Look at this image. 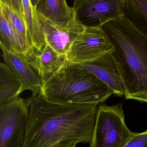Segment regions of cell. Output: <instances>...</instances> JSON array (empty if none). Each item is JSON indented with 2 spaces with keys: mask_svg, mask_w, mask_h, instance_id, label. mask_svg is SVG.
I'll use <instances>...</instances> for the list:
<instances>
[{
  "mask_svg": "<svg viewBox=\"0 0 147 147\" xmlns=\"http://www.w3.org/2000/svg\"><path fill=\"white\" fill-rule=\"evenodd\" d=\"M124 147H147V130L136 134Z\"/></svg>",
  "mask_w": 147,
  "mask_h": 147,
  "instance_id": "19",
  "label": "cell"
},
{
  "mask_svg": "<svg viewBox=\"0 0 147 147\" xmlns=\"http://www.w3.org/2000/svg\"><path fill=\"white\" fill-rule=\"evenodd\" d=\"M114 47L111 52L127 99L147 101V37L123 15L102 26Z\"/></svg>",
  "mask_w": 147,
  "mask_h": 147,
  "instance_id": "2",
  "label": "cell"
},
{
  "mask_svg": "<svg viewBox=\"0 0 147 147\" xmlns=\"http://www.w3.org/2000/svg\"><path fill=\"white\" fill-rule=\"evenodd\" d=\"M25 13L28 37L36 51H41L46 42L39 24L37 12L31 3V0H22Z\"/></svg>",
  "mask_w": 147,
  "mask_h": 147,
  "instance_id": "14",
  "label": "cell"
},
{
  "mask_svg": "<svg viewBox=\"0 0 147 147\" xmlns=\"http://www.w3.org/2000/svg\"><path fill=\"white\" fill-rule=\"evenodd\" d=\"M27 99L0 105V147H23L29 117Z\"/></svg>",
  "mask_w": 147,
  "mask_h": 147,
  "instance_id": "5",
  "label": "cell"
},
{
  "mask_svg": "<svg viewBox=\"0 0 147 147\" xmlns=\"http://www.w3.org/2000/svg\"><path fill=\"white\" fill-rule=\"evenodd\" d=\"M136 134L124 121L123 104L98 107L90 147H124Z\"/></svg>",
  "mask_w": 147,
  "mask_h": 147,
  "instance_id": "4",
  "label": "cell"
},
{
  "mask_svg": "<svg viewBox=\"0 0 147 147\" xmlns=\"http://www.w3.org/2000/svg\"><path fill=\"white\" fill-rule=\"evenodd\" d=\"M1 49L4 63L21 80L24 85L25 90L31 91L32 96L39 95L42 82L39 75L31 67L28 59L21 53H12L4 48Z\"/></svg>",
  "mask_w": 147,
  "mask_h": 147,
  "instance_id": "10",
  "label": "cell"
},
{
  "mask_svg": "<svg viewBox=\"0 0 147 147\" xmlns=\"http://www.w3.org/2000/svg\"><path fill=\"white\" fill-rule=\"evenodd\" d=\"M37 13L59 26H66L75 18L73 8L66 0H38Z\"/></svg>",
  "mask_w": 147,
  "mask_h": 147,
  "instance_id": "12",
  "label": "cell"
},
{
  "mask_svg": "<svg viewBox=\"0 0 147 147\" xmlns=\"http://www.w3.org/2000/svg\"><path fill=\"white\" fill-rule=\"evenodd\" d=\"M41 30L46 43L61 55H66L73 41L83 32L85 26L76 18L66 26H59L37 13Z\"/></svg>",
  "mask_w": 147,
  "mask_h": 147,
  "instance_id": "8",
  "label": "cell"
},
{
  "mask_svg": "<svg viewBox=\"0 0 147 147\" xmlns=\"http://www.w3.org/2000/svg\"><path fill=\"white\" fill-rule=\"evenodd\" d=\"M24 90L20 79L5 63H0V105L19 97Z\"/></svg>",
  "mask_w": 147,
  "mask_h": 147,
  "instance_id": "13",
  "label": "cell"
},
{
  "mask_svg": "<svg viewBox=\"0 0 147 147\" xmlns=\"http://www.w3.org/2000/svg\"><path fill=\"white\" fill-rule=\"evenodd\" d=\"M0 11L11 25L21 41L26 53V57L30 61L35 50L28 37L27 28L25 22L7 5L0 2Z\"/></svg>",
  "mask_w": 147,
  "mask_h": 147,
  "instance_id": "15",
  "label": "cell"
},
{
  "mask_svg": "<svg viewBox=\"0 0 147 147\" xmlns=\"http://www.w3.org/2000/svg\"><path fill=\"white\" fill-rule=\"evenodd\" d=\"M74 15L86 26H102L124 15L123 0H74Z\"/></svg>",
  "mask_w": 147,
  "mask_h": 147,
  "instance_id": "7",
  "label": "cell"
},
{
  "mask_svg": "<svg viewBox=\"0 0 147 147\" xmlns=\"http://www.w3.org/2000/svg\"><path fill=\"white\" fill-rule=\"evenodd\" d=\"M37 1H38V0H31V3H32V6L33 7H35Z\"/></svg>",
  "mask_w": 147,
  "mask_h": 147,
  "instance_id": "21",
  "label": "cell"
},
{
  "mask_svg": "<svg viewBox=\"0 0 147 147\" xmlns=\"http://www.w3.org/2000/svg\"><path fill=\"white\" fill-rule=\"evenodd\" d=\"M29 117L23 147H54L61 142L91 143L97 104H61L40 94L27 99Z\"/></svg>",
  "mask_w": 147,
  "mask_h": 147,
  "instance_id": "1",
  "label": "cell"
},
{
  "mask_svg": "<svg viewBox=\"0 0 147 147\" xmlns=\"http://www.w3.org/2000/svg\"><path fill=\"white\" fill-rule=\"evenodd\" d=\"M146 102H147V101Z\"/></svg>",
  "mask_w": 147,
  "mask_h": 147,
  "instance_id": "22",
  "label": "cell"
},
{
  "mask_svg": "<svg viewBox=\"0 0 147 147\" xmlns=\"http://www.w3.org/2000/svg\"><path fill=\"white\" fill-rule=\"evenodd\" d=\"M124 14L147 37V0H123Z\"/></svg>",
  "mask_w": 147,
  "mask_h": 147,
  "instance_id": "16",
  "label": "cell"
},
{
  "mask_svg": "<svg viewBox=\"0 0 147 147\" xmlns=\"http://www.w3.org/2000/svg\"><path fill=\"white\" fill-rule=\"evenodd\" d=\"M78 143V142L75 141H64L54 147H77Z\"/></svg>",
  "mask_w": 147,
  "mask_h": 147,
  "instance_id": "20",
  "label": "cell"
},
{
  "mask_svg": "<svg viewBox=\"0 0 147 147\" xmlns=\"http://www.w3.org/2000/svg\"><path fill=\"white\" fill-rule=\"evenodd\" d=\"M0 2L7 5L26 22L25 13L22 0H0Z\"/></svg>",
  "mask_w": 147,
  "mask_h": 147,
  "instance_id": "18",
  "label": "cell"
},
{
  "mask_svg": "<svg viewBox=\"0 0 147 147\" xmlns=\"http://www.w3.org/2000/svg\"><path fill=\"white\" fill-rule=\"evenodd\" d=\"M66 60V55L59 54L46 44L41 51H35L29 62L33 69L40 78L42 84L58 70Z\"/></svg>",
  "mask_w": 147,
  "mask_h": 147,
  "instance_id": "11",
  "label": "cell"
},
{
  "mask_svg": "<svg viewBox=\"0 0 147 147\" xmlns=\"http://www.w3.org/2000/svg\"><path fill=\"white\" fill-rule=\"evenodd\" d=\"M114 50L112 43L102 26H86L73 41L67 54V59L80 64L97 59Z\"/></svg>",
  "mask_w": 147,
  "mask_h": 147,
  "instance_id": "6",
  "label": "cell"
},
{
  "mask_svg": "<svg viewBox=\"0 0 147 147\" xmlns=\"http://www.w3.org/2000/svg\"><path fill=\"white\" fill-rule=\"evenodd\" d=\"M80 65L106 84L115 95L125 96L124 84L111 52Z\"/></svg>",
  "mask_w": 147,
  "mask_h": 147,
  "instance_id": "9",
  "label": "cell"
},
{
  "mask_svg": "<svg viewBox=\"0 0 147 147\" xmlns=\"http://www.w3.org/2000/svg\"><path fill=\"white\" fill-rule=\"evenodd\" d=\"M0 46L9 52L21 53L26 57L25 48L19 36L1 11Z\"/></svg>",
  "mask_w": 147,
  "mask_h": 147,
  "instance_id": "17",
  "label": "cell"
},
{
  "mask_svg": "<svg viewBox=\"0 0 147 147\" xmlns=\"http://www.w3.org/2000/svg\"><path fill=\"white\" fill-rule=\"evenodd\" d=\"M39 94L59 103L99 104L114 93L93 74L67 59L42 84Z\"/></svg>",
  "mask_w": 147,
  "mask_h": 147,
  "instance_id": "3",
  "label": "cell"
}]
</instances>
